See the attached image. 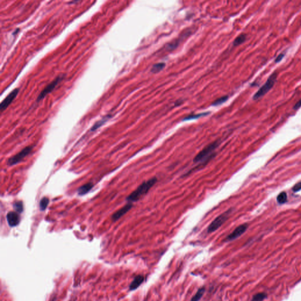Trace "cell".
<instances>
[{"mask_svg":"<svg viewBox=\"0 0 301 301\" xmlns=\"http://www.w3.org/2000/svg\"><path fill=\"white\" fill-rule=\"evenodd\" d=\"M157 181L158 180L156 177H153L143 182L141 184L138 186L135 190H134L131 194L128 195L126 199L127 201L129 202V203L138 201L143 196L145 195L148 193L149 190L156 184Z\"/></svg>","mask_w":301,"mask_h":301,"instance_id":"cell-1","label":"cell"},{"mask_svg":"<svg viewBox=\"0 0 301 301\" xmlns=\"http://www.w3.org/2000/svg\"><path fill=\"white\" fill-rule=\"evenodd\" d=\"M219 145L218 141H215L209 143L206 147L203 148L194 158V163H201L202 162L206 161L214 156V152Z\"/></svg>","mask_w":301,"mask_h":301,"instance_id":"cell-2","label":"cell"},{"mask_svg":"<svg viewBox=\"0 0 301 301\" xmlns=\"http://www.w3.org/2000/svg\"><path fill=\"white\" fill-rule=\"evenodd\" d=\"M232 212V209H229L227 211L222 213L220 215L217 217L211 224L208 226L207 231L208 233H212L218 230L222 225L227 221L228 217Z\"/></svg>","mask_w":301,"mask_h":301,"instance_id":"cell-3","label":"cell"},{"mask_svg":"<svg viewBox=\"0 0 301 301\" xmlns=\"http://www.w3.org/2000/svg\"><path fill=\"white\" fill-rule=\"evenodd\" d=\"M277 76L278 75L276 72H274L273 74L270 75V77L268 78L265 84L253 96L254 100H258L261 97L263 96L273 87L276 81Z\"/></svg>","mask_w":301,"mask_h":301,"instance_id":"cell-4","label":"cell"},{"mask_svg":"<svg viewBox=\"0 0 301 301\" xmlns=\"http://www.w3.org/2000/svg\"><path fill=\"white\" fill-rule=\"evenodd\" d=\"M32 149V146H27L26 147H25L23 149H22L20 153L16 154V155L8 159L7 161V164L10 166L18 164L28 154L30 153L31 152Z\"/></svg>","mask_w":301,"mask_h":301,"instance_id":"cell-5","label":"cell"},{"mask_svg":"<svg viewBox=\"0 0 301 301\" xmlns=\"http://www.w3.org/2000/svg\"><path fill=\"white\" fill-rule=\"evenodd\" d=\"M63 79V76H61V75L58 76V77H57L55 79L53 80L51 83L48 84L47 87L44 90H42L40 94V95L38 96L37 101H39L41 100L46 95H47L48 94L50 93L55 88V87L62 81Z\"/></svg>","mask_w":301,"mask_h":301,"instance_id":"cell-6","label":"cell"},{"mask_svg":"<svg viewBox=\"0 0 301 301\" xmlns=\"http://www.w3.org/2000/svg\"><path fill=\"white\" fill-rule=\"evenodd\" d=\"M248 227V225L247 223L242 224L238 227L236 228L233 233H231L229 235H228L227 238H225V241H231L233 240H235V239L241 236L243 233H245V231L247 230Z\"/></svg>","mask_w":301,"mask_h":301,"instance_id":"cell-7","label":"cell"},{"mask_svg":"<svg viewBox=\"0 0 301 301\" xmlns=\"http://www.w3.org/2000/svg\"><path fill=\"white\" fill-rule=\"evenodd\" d=\"M18 92H19L18 88H16L11 92L8 95L1 103V105H0L1 111L5 110V109L10 105L11 103L14 101V100L16 98V96H17Z\"/></svg>","mask_w":301,"mask_h":301,"instance_id":"cell-8","label":"cell"},{"mask_svg":"<svg viewBox=\"0 0 301 301\" xmlns=\"http://www.w3.org/2000/svg\"><path fill=\"white\" fill-rule=\"evenodd\" d=\"M132 205L131 203H129L125 206H123L121 209L115 212L111 217V219L114 222L118 221L120 218H121L122 216H124L125 214H127L132 208Z\"/></svg>","mask_w":301,"mask_h":301,"instance_id":"cell-9","label":"cell"},{"mask_svg":"<svg viewBox=\"0 0 301 301\" xmlns=\"http://www.w3.org/2000/svg\"><path fill=\"white\" fill-rule=\"evenodd\" d=\"M7 221L11 227H14L19 224L20 218L16 212L10 211L7 215Z\"/></svg>","mask_w":301,"mask_h":301,"instance_id":"cell-10","label":"cell"},{"mask_svg":"<svg viewBox=\"0 0 301 301\" xmlns=\"http://www.w3.org/2000/svg\"><path fill=\"white\" fill-rule=\"evenodd\" d=\"M144 281V277L143 275H137L136 276L132 282L129 286V291H134L137 289L141 285Z\"/></svg>","mask_w":301,"mask_h":301,"instance_id":"cell-11","label":"cell"},{"mask_svg":"<svg viewBox=\"0 0 301 301\" xmlns=\"http://www.w3.org/2000/svg\"><path fill=\"white\" fill-rule=\"evenodd\" d=\"M94 185L91 182H88L86 184L81 186L78 189V194L79 195L82 196L87 194L93 188Z\"/></svg>","mask_w":301,"mask_h":301,"instance_id":"cell-12","label":"cell"},{"mask_svg":"<svg viewBox=\"0 0 301 301\" xmlns=\"http://www.w3.org/2000/svg\"><path fill=\"white\" fill-rule=\"evenodd\" d=\"M165 67V63H159L154 64L151 69V72L153 73H158L162 71Z\"/></svg>","mask_w":301,"mask_h":301,"instance_id":"cell-13","label":"cell"},{"mask_svg":"<svg viewBox=\"0 0 301 301\" xmlns=\"http://www.w3.org/2000/svg\"><path fill=\"white\" fill-rule=\"evenodd\" d=\"M205 288L204 287H202L200 288L198 291L196 292L195 295L193 296L190 301H199L201 299V298L203 296L204 294L205 293Z\"/></svg>","mask_w":301,"mask_h":301,"instance_id":"cell-14","label":"cell"},{"mask_svg":"<svg viewBox=\"0 0 301 301\" xmlns=\"http://www.w3.org/2000/svg\"><path fill=\"white\" fill-rule=\"evenodd\" d=\"M246 39H247V35L245 34H241L238 37H237V38L234 40L233 45L237 46V45H239L242 44L243 42L245 41Z\"/></svg>","mask_w":301,"mask_h":301,"instance_id":"cell-15","label":"cell"},{"mask_svg":"<svg viewBox=\"0 0 301 301\" xmlns=\"http://www.w3.org/2000/svg\"><path fill=\"white\" fill-rule=\"evenodd\" d=\"M49 200L47 197H44L41 200V201L40 202V209L41 211H44L47 208V207L49 204Z\"/></svg>","mask_w":301,"mask_h":301,"instance_id":"cell-16","label":"cell"},{"mask_svg":"<svg viewBox=\"0 0 301 301\" xmlns=\"http://www.w3.org/2000/svg\"><path fill=\"white\" fill-rule=\"evenodd\" d=\"M267 297V295L264 292H261L255 295L251 301H264Z\"/></svg>","mask_w":301,"mask_h":301,"instance_id":"cell-17","label":"cell"},{"mask_svg":"<svg viewBox=\"0 0 301 301\" xmlns=\"http://www.w3.org/2000/svg\"><path fill=\"white\" fill-rule=\"evenodd\" d=\"M277 201L279 204H283L287 201V195L285 192H282L280 193L277 197Z\"/></svg>","mask_w":301,"mask_h":301,"instance_id":"cell-18","label":"cell"},{"mask_svg":"<svg viewBox=\"0 0 301 301\" xmlns=\"http://www.w3.org/2000/svg\"><path fill=\"white\" fill-rule=\"evenodd\" d=\"M13 207L16 212L21 214L23 211V204L22 201H16L14 204Z\"/></svg>","mask_w":301,"mask_h":301,"instance_id":"cell-19","label":"cell"},{"mask_svg":"<svg viewBox=\"0 0 301 301\" xmlns=\"http://www.w3.org/2000/svg\"><path fill=\"white\" fill-rule=\"evenodd\" d=\"M208 114H209V112H204V113L198 114H192V115H188V116L185 117V118L184 119V121H187V120H193V119H196V118H198L201 117V116H205L206 115H208Z\"/></svg>","mask_w":301,"mask_h":301,"instance_id":"cell-20","label":"cell"},{"mask_svg":"<svg viewBox=\"0 0 301 301\" xmlns=\"http://www.w3.org/2000/svg\"><path fill=\"white\" fill-rule=\"evenodd\" d=\"M228 98V96H222V97L217 99V100L215 101L212 103V106H219V105H221V104H222L223 102H225L227 100Z\"/></svg>","mask_w":301,"mask_h":301,"instance_id":"cell-21","label":"cell"},{"mask_svg":"<svg viewBox=\"0 0 301 301\" xmlns=\"http://www.w3.org/2000/svg\"><path fill=\"white\" fill-rule=\"evenodd\" d=\"M106 120H107V119H106V118H104L102 120H101L100 121L97 122L95 124V125H94L93 127H92V128H91V131H94L96 130L97 128H98L99 127H100L102 125H103V124L105 123V122L106 121Z\"/></svg>","mask_w":301,"mask_h":301,"instance_id":"cell-22","label":"cell"},{"mask_svg":"<svg viewBox=\"0 0 301 301\" xmlns=\"http://www.w3.org/2000/svg\"><path fill=\"white\" fill-rule=\"evenodd\" d=\"M292 190L294 192H298L301 190V181L294 185V186L292 188Z\"/></svg>","mask_w":301,"mask_h":301,"instance_id":"cell-23","label":"cell"},{"mask_svg":"<svg viewBox=\"0 0 301 301\" xmlns=\"http://www.w3.org/2000/svg\"><path fill=\"white\" fill-rule=\"evenodd\" d=\"M284 54H280L276 57V58L275 59V63H279V62H280V61L282 59V58H284Z\"/></svg>","mask_w":301,"mask_h":301,"instance_id":"cell-24","label":"cell"},{"mask_svg":"<svg viewBox=\"0 0 301 301\" xmlns=\"http://www.w3.org/2000/svg\"><path fill=\"white\" fill-rule=\"evenodd\" d=\"M301 106V99L294 106V110H298L300 107Z\"/></svg>","mask_w":301,"mask_h":301,"instance_id":"cell-25","label":"cell"},{"mask_svg":"<svg viewBox=\"0 0 301 301\" xmlns=\"http://www.w3.org/2000/svg\"></svg>","mask_w":301,"mask_h":301,"instance_id":"cell-26","label":"cell"}]
</instances>
